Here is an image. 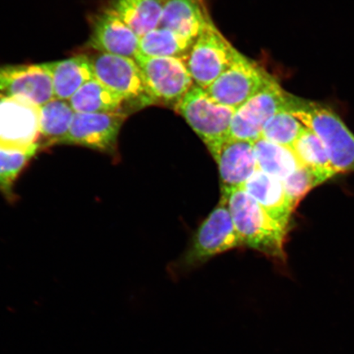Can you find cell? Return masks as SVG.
I'll return each mask as SVG.
<instances>
[{
  "mask_svg": "<svg viewBox=\"0 0 354 354\" xmlns=\"http://www.w3.org/2000/svg\"><path fill=\"white\" fill-rule=\"evenodd\" d=\"M242 245L276 260H284L288 230L279 224L243 188L221 192Z\"/></svg>",
  "mask_w": 354,
  "mask_h": 354,
  "instance_id": "6da1fadb",
  "label": "cell"
},
{
  "mask_svg": "<svg viewBox=\"0 0 354 354\" xmlns=\"http://www.w3.org/2000/svg\"><path fill=\"white\" fill-rule=\"evenodd\" d=\"M288 111L319 137L336 174L354 171V134L333 109L290 95Z\"/></svg>",
  "mask_w": 354,
  "mask_h": 354,
  "instance_id": "7a4b0ae2",
  "label": "cell"
},
{
  "mask_svg": "<svg viewBox=\"0 0 354 354\" xmlns=\"http://www.w3.org/2000/svg\"><path fill=\"white\" fill-rule=\"evenodd\" d=\"M41 106L25 96L0 99V149L39 151Z\"/></svg>",
  "mask_w": 354,
  "mask_h": 354,
  "instance_id": "3957f363",
  "label": "cell"
},
{
  "mask_svg": "<svg viewBox=\"0 0 354 354\" xmlns=\"http://www.w3.org/2000/svg\"><path fill=\"white\" fill-rule=\"evenodd\" d=\"M238 53L211 19L194 41L185 64L194 83L206 90L232 65Z\"/></svg>",
  "mask_w": 354,
  "mask_h": 354,
  "instance_id": "277c9868",
  "label": "cell"
},
{
  "mask_svg": "<svg viewBox=\"0 0 354 354\" xmlns=\"http://www.w3.org/2000/svg\"><path fill=\"white\" fill-rule=\"evenodd\" d=\"M84 55L91 62L95 78L122 97L130 107L153 104L136 60L91 48Z\"/></svg>",
  "mask_w": 354,
  "mask_h": 354,
  "instance_id": "5b68a950",
  "label": "cell"
},
{
  "mask_svg": "<svg viewBox=\"0 0 354 354\" xmlns=\"http://www.w3.org/2000/svg\"><path fill=\"white\" fill-rule=\"evenodd\" d=\"M136 61L153 104L170 105L175 109L194 86L183 59L139 55Z\"/></svg>",
  "mask_w": 354,
  "mask_h": 354,
  "instance_id": "8992f818",
  "label": "cell"
},
{
  "mask_svg": "<svg viewBox=\"0 0 354 354\" xmlns=\"http://www.w3.org/2000/svg\"><path fill=\"white\" fill-rule=\"evenodd\" d=\"M175 109L206 146L229 136L236 111L212 100L205 88L196 84Z\"/></svg>",
  "mask_w": 354,
  "mask_h": 354,
  "instance_id": "52a82bcc",
  "label": "cell"
},
{
  "mask_svg": "<svg viewBox=\"0 0 354 354\" xmlns=\"http://www.w3.org/2000/svg\"><path fill=\"white\" fill-rule=\"evenodd\" d=\"M289 93L272 78L252 98L234 111L229 137L254 143L262 137L269 119L289 107Z\"/></svg>",
  "mask_w": 354,
  "mask_h": 354,
  "instance_id": "ba28073f",
  "label": "cell"
},
{
  "mask_svg": "<svg viewBox=\"0 0 354 354\" xmlns=\"http://www.w3.org/2000/svg\"><path fill=\"white\" fill-rule=\"evenodd\" d=\"M272 78L260 66L239 52L232 65L205 91L218 103L237 109Z\"/></svg>",
  "mask_w": 354,
  "mask_h": 354,
  "instance_id": "9c48e42d",
  "label": "cell"
},
{
  "mask_svg": "<svg viewBox=\"0 0 354 354\" xmlns=\"http://www.w3.org/2000/svg\"><path fill=\"white\" fill-rule=\"evenodd\" d=\"M127 118L123 113H76L64 145L95 150L118 162V137Z\"/></svg>",
  "mask_w": 354,
  "mask_h": 354,
  "instance_id": "30bf717a",
  "label": "cell"
},
{
  "mask_svg": "<svg viewBox=\"0 0 354 354\" xmlns=\"http://www.w3.org/2000/svg\"><path fill=\"white\" fill-rule=\"evenodd\" d=\"M242 245L230 212L227 199L221 194L218 206L203 221L194 236L185 263L197 264Z\"/></svg>",
  "mask_w": 354,
  "mask_h": 354,
  "instance_id": "8fae6325",
  "label": "cell"
},
{
  "mask_svg": "<svg viewBox=\"0 0 354 354\" xmlns=\"http://www.w3.org/2000/svg\"><path fill=\"white\" fill-rule=\"evenodd\" d=\"M207 148L218 165L221 192L243 188L258 170L254 143L250 141L228 136Z\"/></svg>",
  "mask_w": 354,
  "mask_h": 354,
  "instance_id": "7c38bea8",
  "label": "cell"
},
{
  "mask_svg": "<svg viewBox=\"0 0 354 354\" xmlns=\"http://www.w3.org/2000/svg\"><path fill=\"white\" fill-rule=\"evenodd\" d=\"M140 37L111 8L93 17L88 46L91 50L129 57L140 55Z\"/></svg>",
  "mask_w": 354,
  "mask_h": 354,
  "instance_id": "4fadbf2b",
  "label": "cell"
},
{
  "mask_svg": "<svg viewBox=\"0 0 354 354\" xmlns=\"http://www.w3.org/2000/svg\"><path fill=\"white\" fill-rule=\"evenodd\" d=\"M25 96L39 106L55 99L52 79L42 64L0 66V99Z\"/></svg>",
  "mask_w": 354,
  "mask_h": 354,
  "instance_id": "5bb4252c",
  "label": "cell"
},
{
  "mask_svg": "<svg viewBox=\"0 0 354 354\" xmlns=\"http://www.w3.org/2000/svg\"><path fill=\"white\" fill-rule=\"evenodd\" d=\"M274 220L289 229L295 207L286 193L282 180L257 170L243 187Z\"/></svg>",
  "mask_w": 354,
  "mask_h": 354,
  "instance_id": "9a60e30c",
  "label": "cell"
},
{
  "mask_svg": "<svg viewBox=\"0 0 354 354\" xmlns=\"http://www.w3.org/2000/svg\"><path fill=\"white\" fill-rule=\"evenodd\" d=\"M210 20L205 0H166L158 28L196 39L203 26Z\"/></svg>",
  "mask_w": 354,
  "mask_h": 354,
  "instance_id": "2e32d148",
  "label": "cell"
},
{
  "mask_svg": "<svg viewBox=\"0 0 354 354\" xmlns=\"http://www.w3.org/2000/svg\"><path fill=\"white\" fill-rule=\"evenodd\" d=\"M42 65L50 75L57 100L68 101L79 88L95 79L91 62L84 54Z\"/></svg>",
  "mask_w": 354,
  "mask_h": 354,
  "instance_id": "e0dca14e",
  "label": "cell"
},
{
  "mask_svg": "<svg viewBox=\"0 0 354 354\" xmlns=\"http://www.w3.org/2000/svg\"><path fill=\"white\" fill-rule=\"evenodd\" d=\"M166 0H110L109 8L141 38L160 25Z\"/></svg>",
  "mask_w": 354,
  "mask_h": 354,
  "instance_id": "ac0fdd59",
  "label": "cell"
},
{
  "mask_svg": "<svg viewBox=\"0 0 354 354\" xmlns=\"http://www.w3.org/2000/svg\"><path fill=\"white\" fill-rule=\"evenodd\" d=\"M75 111L68 101L54 99L41 106V151L55 145H64L68 136L75 116Z\"/></svg>",
  "mask_w": 354,
  "mask_h": 354,
  "instance_id": "d6986e66",
  "label": "cell"
},
{
  "mask_svg": "<svg viewBox=\"0 0 354 354\" xmlns=\"http://www.w3.org/2000/svg\"><path fill=\"white\" fill-rule=\"evenodd\" d=\"M68 102L75 113H127L125 107L128 105L122 97L95 78L79 88Z\"/></svg>",
  "mask_w": 354,
  "mask_h": 354,
  "instance_id": "ffe728a7",
  "label": "cell"
},
{
  "mask_svg": "<svg viewBox=\"0 0 354 354\" xmlns=\"http://www.w3.org/2000/svg\"><path fill=\"white\" fill-rule=\"evenodd\" d=\"M291 149L297 157L300 165L312 171L321 185L337 176L331 165L324 144L308 128L304 127Z\"/></svg>",
  "mask_w": 354,
  "mask_h": 354,
  "instance_id": "44dd1931",
  "label": "cell"
},
{
  "mask_svg": "<svg viewBox=\"0 0 354 354\" xmlns=\"http://www.w3.org/2000/svg\"><path fill=\"white\" fill-rule=\"evenodd\" d=\"M258 169L284 180L301 166L291 148L260 138L254 143Z\"/></svg>",
  "mask_w": 354,
  "mask_h": 354,
  "instance_id": "7402d4cb",
  "label": "cell"
},
{
  "mask_svg": "<svg viewBox=\"0 0 354 354\" xmlns=\"http://www.w3.org/2000/svg\"><path fill=\"white\" fill-rule=\"evenodd\" d=\"M194 41L167 28H158L140 38V55L176 57L185 62Z\"/></svg>",
  "mask_w": 354,
  "mask_h": 354,
  "instance_id": "603a6c76",
  "label": "cell"
},
{
  "mask_svg": "<svg viewBox=\"0 0 354 354\" xmlns=\"http://www.w3.org/2000/svg\"><path fill=\"white\" fill-rule=\"evenodd\" d=\"M39 151L17 152L0 149V194L8 203L19 199L16 184Z\"/></svg>",
  "mask_w": 354,
  "mask_h": 354,
  "instance_id": "cb8c5ba5",
  "label": "cell"
},
{
  "mask_svg": "<svg viewBox=\"0 0 354 354\" xmlns=\"http://www.w3.org/2000/svg\"><path fill=\"white\" fill-rule=\"evenodd\" d=\"M304 127L289 111L281 110L266 123L261 138L285 147L292 148Z\"/></svg>",
  "mask_w": 354,
  "mask_h": 354,
  "instance_id": "d4e9b609",
  "label": "cell"
},
{
  "mask_svg": "<svg viewBox=\"0 0 354 354\" xmlns=\"http://www.w3.org/2000/svg\"><path fill=\"white\" fill-rule=\"evenodd\" d=\"M282 183L287 196L295 209L310 190L321 185L313 172L303 166H300Z\"/></svg>",
  "mask_w": 354,
  "mask_h": 354,
  "instance_id": "484cf974",
  "label": "cell"
}]
</instances>
